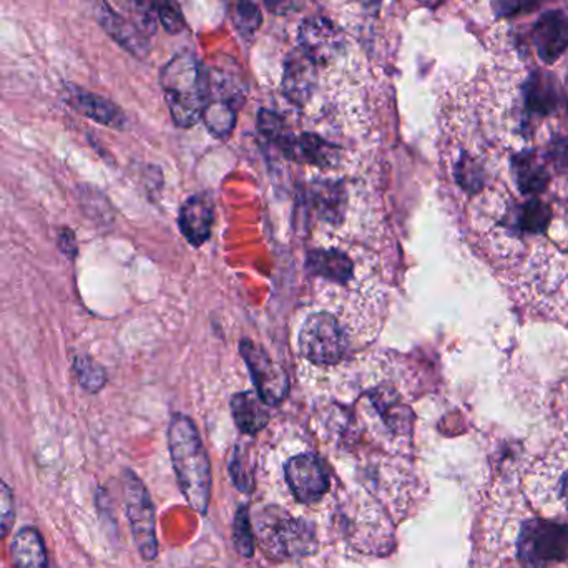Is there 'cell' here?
I'll use <instances>...</instances> for the list:
<instances>
[{
	"label": "cell",
	"mask_w": 568,
	"mask_h": 568,
	"mask_svg": "<svg viewBox=\"0 0 568 568\" xmlns=\"http://www.w3.org/2000/svg\"><path fill=\"white\" fill-rule=\"evenodd\" d=\"M169 447L180 489L198 514L207 516L211 498V466L200 432L192 419L175 416L170 422Z\"/></svg>",
	"instance_id": "6da1fadb"
},
{
	"label": "cell",
	"mask_w": 568,
	"mask_h": 568,
	"mask_svg": "<svg viewBox=\"0 0 568 568\" xmlns=\"http://www.w3.org/2000/svg\"><path fill=\"white\" fill-rule=\"evenodd\" d=\"M163 94L173 122L183 128L194 126L203 116L208 100V77L194 53L173 57L162 75Z\"/></svg>",
	"instance_id": "7a4b0ae2"
},
{
	"label": "cell",
	"mask_w": 568,
	"mask_h": 568,
	"mask_svg": "<svg viewBox=\"0 0 568 568\" xmlns=\"http://www.w3.org/2000/svg\"><path fill=\"white\" fill-rule=\"evenodd\" d=\"M258 544L270 558H296L312 554L316 533L312 523L295 519L280 507H268L257 520Z\"/></svg>",
	"instance_id": "3957f363"
},
{
	"label": "cell",
	"mask_w": 568,
	"mask_h": 568,
	"mask_svg": "<svg viewBox=\"0 0 568 568\" xmlns=\"http://www.w3.org/2000/svg\"><path fill=\"white\" fill-rule=\"evenodd\" d=\"M299 349L312 365L333 366L341 362L347 351V339L336 316L326 311L309 316L299 331Z\"/></svg>",
	"instance_id": "277c9868"
},
{
	"label": "cell",
	"mask_w": 568,
	"mask_h": 568,
	"mask_svg": "<svg viewBox=\"0 0 568 568\" xmlns=\"http://www.w3.org/2000/svg\"><path fill=\"white\" fill-rule=\"evenodd\" d=\"M123 498L132 535L141 558L147 561L155 560L158 555V542L153 502L144 482L132 470H125L123 473Z\"/></svg>",
	"instance_id": "5b68a950"
},
{
	"label": "cell",
	"mask_w": 568,
	"mask_h": 568,
	"mask_svg": "<svg viewBox=\"0 0 568 568\" xmlns=\"http://www.w3.org/2000/svg\"><path fill=\"white\" fill-rule=\"evenodd\" d=\"M519 557L541 565L568 557V526L558 520L533 519L520 530Z\"/></svg>",
	"instance_id": "8992f818"
},
{
	"label": "cell",
	"mask_w": 568,
	"mask_h": 568,
	"mask_svg": "<svg viewBox=\"0 0 568 568\" xmlns=\"http://www.w3.org/2000/svg\"><path fill=\"white\" fill-rule=\"evenodd\" d=\"M208 100L205 107V125L217 137H229L235 128L236 109L242 102V91L232 78H226L223 72L207 74Z\"/></svg>",
	"instance_id": "52a82bcc"
},
{
	"label": "cell",
	"mask_w": 568,
	"mask_h": 568,
	"mask_svg": "<svg viewBox=\"0 0 568 568\" xmlns=\"http://www.w3.org/2000/svg\"><path fill=\"white\" fill-rule=\"evenodd\" d=\"M239 351L251 372L252 383L257 386L258 396L267 406H277L288 396V375L284 374L280 366L274 365L263 347L252 343L251 339H243L239 343Z\"/></svg>",
	"instance_id": "ba28073f"
},
{
	"label": "cell",
	"mask_w": 568,
	"mask_h": 568,
	"mask_svg": "<svg viewBox=\"0 0 568 568\" xmlns=\"http://www.w3.org/2000/svg\"><path fill=\"white\" fill-rule=\"evenodd\" d=\"M284 473L293 495L301 504H316L330 491V473L323 460L312 454L289 459L284 466Z\"/></svg>",
	"instance_id": "9c48e42d"
},
{
	"label": "cell",
	"mask_w": 568,
	"mask_h": 568,
	"mask_svg": "<svg viewBox=\"0 0 568 568\" xmlns=\"http://www.w3.org/2000/svg\"><path fill=\"white\" fill-rule=\"evenodd\" d=\"M63 102L67 103L69 109L74 110L78 115L99 123V125L109 126L115 131H123L126 126L125 113L119 106L81 85L65 84Z\"/></svg>",
	"instance_id": "30bf717a"
},
{
	"label": "cell",
	"mask_w": 568,
	"mask_h": 568,
	"mask_svg": "<svg viewBox=\"0 0 568 568\" xmlns=\"http://www.w3.org/2000/svg\"><path fill=\"white\" fill-rule=\"evenodd\" d=\"M299 44L316 65H324L343 49V36L328 18L311 17L299 28Z\"/></svg>",
	"instance_id": "8fae6325"
},
{
	"label": "cell",
	"mask_w": 568,
	"mask_h": 568,
	"mask_svg": "<svg viewBox=\"0 0 568 568\" xmlns=\"http://www.w3.org/2000/svg\"><path fill=\"white\" fill-rule=\"evenodd\" d=\"M97 21L102 25L103 30L119 44L122 49L137 59H145L150 52V44L144 32L134 22L126 21L125 17L113 11L107 0H97Z\"/></svg>",
	"instance_id": "7c38bea8"
},
{
	"label": "cell",
	"mask_w": 568,
	"mask_h": 568,
	"mask_svg": "<svg viewBox=\"0 0 568 568\" xmlns=\"http://www.w3.org/2000/svg\"><path fill=\"white\" fill-rule=\"evenodd\" d=\"M532 40L542 62H557L568 49V18L557 11L542 15L533 27Z\"/></svg>",
	"instance_id": "4fadbf2b"
},
{
	"label": "cell",
	"mask_w": 568,
	"mask_h": 568,
	"mask_svg": "<svg viewBox=\"0 0 568 568\" xmlns=\"http://www.w3.org/2000/svg\"><path fill=\"white\" fill-rule=\"evenodd\" d=\"M318 85L316 63L302 50L293 52L284 63L283 94L295 106L305 107Z\"/></svg>",
	"instance_id": "5bb4252c"
},
{
	"label": "cell",
	"mask_w": 568,
	"mask_h": 568,
	"mask_svg": "<svg viewBox=\"0 0 568 568\" xmlns=\"http://www.w3.org/2000/svg\"><path fill=\"white\" fill-rule=\"evenodd\" d=\"M277 147L289 160L316 166H330L337 160V150L318 135L302 134L299 137L288 134L277 141Z\"/></svg>",
	"instance_id": "9a60e30c"
},
{
	"label": "cell",
	"mask_w": 568,
	"mask_h": 568,
	"mask_svg": "<svg viewBox=\"0 0 568 568\" xmlns=\"http://www.w3.org/2000/svg\"><path fill=\"white\" fill-rule=\"evenodd\" d=\"M183 236L194 246L203 245L210 238L213 226V203L208 195H194L183 203L178 218Z\"/></svg>",
	"instance_id": "2e32d148"
},
{
	"label": "cell",
	"mask_w": 568,
	"mask_h": 568,
	"mask_svg": "<svg viewBox=\"0 0 568 568\" xmlns=\"http://www.w3.org/2000/svg\"><path fill=\"white\" fill-rule=\"evenodd\" d=\"M11 554L15 568H50L42 533L34 527H24L15 533Z\"/></svg>",
	"instance_id": "e0dca14e"
},
{
	"label": "cell",
	"mask_w": 568,
	"mask_h": 568,
	"mask_svg": "<svg viewBox=\"0 0 568 568\" xmlns=\"http://www.w3.org/2000/svg\"><path fill=\"white\" fill-rule=\"evenodd\" d=\"M306 268L314 276L324 277L333 283L344 284L351 280V258L341 249H314L308 255Z\"/></svg>",
	"instance_id": "ac0fdd59"
},
{
	"label": "cell",
	"mask_w": 568,
	"mask_h": 568,
	"mask_svg": "<svg viewBox=\"0 0 568 568\" xmlns=\"http://www.w3.org/2000/svg\"><path fill=\"white\" fill-rule=\"evenodd\" d=\"M560 102V85L548 72L539 71L529 78L526 88L527 109L536 115H548Z\"/></svg>",
	"instance_id": "d6986e66"
},
{
	"label": "cell",
	"mask_w": 568,
	"mask_h": 568,
	"mask_svg": "<svg viewBox=\"0 0 568 568\" xmlns=\"http://www.w3.org/2000/svg\"><path fill=\"white\" fill-rule=\"evenodd\" d=\"M233 419L245 434L255 435L270 422V412L258 393L235 394L232 399Z\"/></svg>",
	"instance_id": "ffe728a7"
},
{
	"label": "cell",
	"mask_w": 568,
	"mask_h": 568,
	"mask_svg": "<svg viewBox=\"0 0 568 568\" xmlns=\"http://www.w3.org/2000/svg\"><path fill=\"white\" fill-rule=\"evenodd\" d=\"M514 172L522 194H541L551 182L547 166L533 151H523L514 158Z\"/></svg>",
	"instance_id": "44dd1931"
},
{
	"label": "cell",
	"mask_w": 568,
	"mask_h": 568,
	"mask_svg": "<svg viewBox=\"0 0 568 568\" xmlns=\"http://www.w3.org/2000/svg\"><path fill=\"white\" fill-rule=\"evenodd\" d=\"M75 381L85 393L97 394L107 386V372L88 355H77L72 362Z\"/></svg>",
	"instance_id": "7402d4cb"
},
{
	"label": "cell",
	"mask_w": 568,
	"mask_h": 568,
	"mask_svg": "<svg viewBox=\"0 0 568 568\" xmlns=\"http://www.w3.org/2000/svg\"><path fill=\"white\" fill-rule=\"evenodd\" d=\"M230 17H232L236 30L245 39L255 36L258 28H260L261 22H263L260 9L251 0H232L230 2Z\"/></svg>",
	"instance_id": "603a6c76"
},
{
	"label": "cell",
	"mask_w": 568,
	"mask_h": 568,
	"mask_svg": "<svg viewBox=\"0 0 568 568\" xmlns=\"http://www.w3.org/2000/svg\"><path fill=\"white\" fill-rule=\"evenodd\" d=\"M552 220V210L547 203L533 198L527 201L519 213V226L523 232L542 233L547 230L548 223Z\"/></svg>",
	"instance_id": "cb8c5ba5"
},
{
	"label": "cell",
	"mask_w": 568,
	"mask_h": 568,
	"mask_svg": "<svg viewBox=\"0 0 568 568\" xmlns=\"http://www.w3.org/2000/svg\"><path fill=\"white\" fill-rule=\"evenodd\" d=\"M314 203L318 210L328 218H336L344 208V189L337 183H320L312 186Z\"/></svg>",
	"instance_id": "d4e9b609"
},
{
	"label": "cell",
	"mask_w": 568,
	"mask_h": 568,
	"mask_svg": "<svg viewBox=\"0 0 568 568\" xmlns=\"http://www.w3.org/2000/svg\"><path fill=\"white\" fill-rule=\"evenodd\" d=\"M233 542L242 557L251 558L255 554V532H252L251 520H249L246 507H242L236 513L235 522H233Z\"/></svg>",
	"instance_id": "484cf974"
},
{
	"label": "cell",
	"mask_w": 568,
	"mask_h": 568,
	"mask_svg": "<svg viewBox=\"0 0 568 568\" xmlns=\"http://www.w3.org/2000/svg\"><path fill=\"white\" fill-rule=\"evenodd\" d=\"M155 11L163 27L170 34H178L185 28V17L176 0H153Z\"/></svg>",
	"instance_id": "4316f807"
},
{
	"label": "cell",
	"mask_w": 568,
	"mask_h": 568,
	"mask_svg": "<svg viewBox=\"0 0 568 568\" xmlns=\"http://www.w3.org/2000/svg\"><path fill=\"white\" fill-rule=\"evenodd\" d=\"M15 520L14 494L12 489L0 479V541L11 533Z\"/></svg>",
	"instance_id": "83f0119b"
},
{
	"label": "cell",
	"mask_w": 568,
	"mask_h": 568,
	"mask_svg": "<svg viewBox=\"0 0 568 568\" xmlns=\"http://www.w3.org/2000/svg\"><path fill=\"white\" fill-rule=\"evenodd\" d=\"M542 0H492L495 17L509 18L541 8Z\"/></svg>",
	"instance_id": "f1b7e54d"
},
{
	"label": "cell",
	"mask_w": 568,
	"mask_h": 568,
	"mask_svg": "<svg viewBox=\"0 0 568 568\" xmlns=\"http://www.w3.org/2000/svg\"><path fill=\"white\" fill-rule=\"evenodd\" d=\"M258 128L273 144L283 140L289 134L286 131V125H284V120L277 113L270 112V110H261L258 113Z\"/></svg>",
	"instance_id": "f546056e"
},
{
	"label": "cell",
	"mask_w": 568,
	"mask_h": 568,
	"mask_svg": "<svg viewBox=\"0 0 568 568\" xmlns=\"http://www.w3.org/2000/svg\"><path fill=\"white\" fill-rule=\"evenodd\" d=\"M125 5L137 18V27L144 34H153L155 14H157L153 0H125Z\"/></svg>",
	"instance_id": "4dcf8cb0"
},
{
	"label": "cell",
	"mask_w": 568,
	"mask_h": 568,
	"mask_svg": "<svg viewBox=\"0 0 568 568\" xmlns=\"http://www.w3.org/2000/svg\"><path fill=\"white\" fill-rule=\"evenodd\" d=\"M245 464V456H242L239 449H236L232 462H230V473L239 491L251 492L255 487V479H252L251 470H248Z\"/></svg>",
	"instance_id": "1f68e13d"
},
{
	"label": "cell",
	"mask_w": 568,
	"mask_h": 568,
	"mask_svg": "<svg viewBox=\"0 0 568 568\" xmlns=\"http://www.w3.org/2000/svg\"><path fill=\"white\" fill-rule=\"evenodd\" d=\"M482 178H484V175H482L478 165H473L469 160H462V162L459 163V169H457V180H459L462 188L476 192V189L481 188Z\"/></svg>",
	"instance_id": "d6a6232c"
},
{
	"label": "cell",
	"mask_w": 568,
	"mask_h": 568,
	"mask_svg": "<svg viewBox=\"0 0 568 568\" xmlns=\"http://www.w3.org/2000/svg\"><path fill=\"white\" fill-rule=\"evenodd\" d=\"M547 157L555 170L568 173V138H557L552 141Z\"/></svg>",
	"instance_id": "836d02e7"
},
{
	"label": "cell",
	"mask_w": 568,
	"mask_h": 568,
	"mask_svg": "<svg viewBox=\"0 0 568 568\" xmlns=\"http://www.w3.org/2000/svg\"><path fill=\"white\" fill-rule=\"evenodd\" d=\"M57 246H59L60 252H62L63 257H67L69 260H75V258H77V238H75V233L72 232L69 226H63V229L59 230V235H57Z\"/></svg>",
	"instance_id": "e575fe53"
},
{
	"label": "cell",
	"mask_w": 568,
	"mask_h": 568,
	"mask_svg": "<svg viewBox=\"0 0 568 568\" xmlns=\"http://www.w3.org/2000/svg\"><path fill=\"white\" fill-rule=\"evenodd\" d=\"M293 0H267L268 8L274 14H286L292 9Z\"/></svg>",
	"instance_id": "d590c367"
},
{
	"label": "cell",
	"mask_w": 568,
	"mask_h": 568,
	"mask_svg": "<svg viewBox=\"0 0 568 568\" xmlns=\"http://www.w3.org/2000/svg\"><path fill=\"white\" fill-rule=\"evenodd\" d=\"M361 2H372V0H361Z\"/></svg>",
	"instance_id": "8d00e7d4"
},
{
	"label": "cell",
	"mask_w": 568,
	"mask_h": 568,
	"mask_svg": "<svg viewBox=\"0 0 568 568\" xmlns=\"http://www.w3.org/2000/svg\"><path fill=\"white\" fill-rule=\"evenodd\" d=\"M567 113H568V109H567Z\"/></svg>",
	"instance_id": "74e56055"
}]
</instances>
